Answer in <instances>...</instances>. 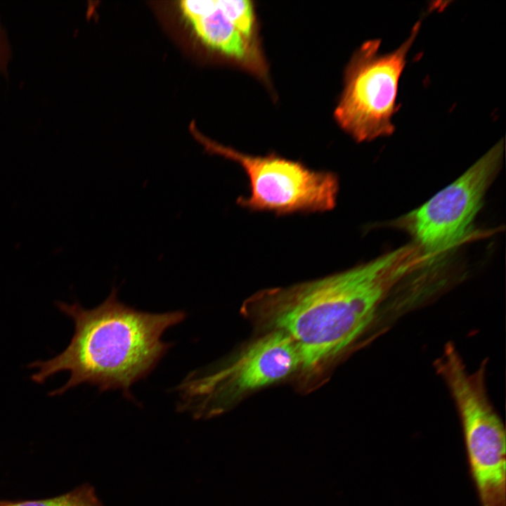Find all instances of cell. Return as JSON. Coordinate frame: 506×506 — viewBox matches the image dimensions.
<instances>
[{"instance_id":"11","label":"cell","mask_w":506,"mask_h":506,"mask_svg":"<svg viewBox=\"0 0 506 506\" xmlns=\"http://www.w3.org/2000/svg\"><path fill=\"white\" fill-rule=\"evenodd\" d=\"M12 57V48L6 30L0 16V76L8 74Z\"/></svg>"},{"instance_id":"5","label":"cell","mask_w":506,"mask_h":506,"mask_svg":"<svg viewBox=\"0 0 506 506\" xmlns=\"http://www.w3.org/2000/svg\"><path fill=\"white\" fill-rule=\"evenodd\" d=\"M420 26V22H417L408 39L396 50L381 54V40H369L349 61L335 116L356 141H372L393 134L391 118L398 108V82Z\"/></svg>"},{"instance_id":"8","label":"cell","mask_w":506,"mask_h":506,"mask_svg":"<svg viewBox=\"0 0 506 506\" xmlns=\"http://www.w3.org/2000/svg\"><path fill=\"white\" fill-rule=\"evenodd\" d=\"M210 48L264 77L266 67L257 39L254 6L249 1L219 0L209 13L191 22Z\"/></svg>"},{"instance_id":"9","label":"cell","mask_w":506,"mask_h":506,"mask_svg":"<svg viewBox=\"0 0 506 506\" xmlns=\"http://www.w3.org/2000/svg\"><path fill=\"white\" fill-rule=\"evenodd\" d=\"M0 506H104L94 488L82 484L60 495L42 500L25 501L0 500Z\"/></svg>"},{"instance_id":"3","label":"cell","mask_w":506,"mask_h":506,"mask_svg":"<svg viewBox=\"0 0 506 506\" xmlns=\"http://www.w3.org/2000/svg\"><path fill=\"white\" fill-rule=\"evenodd\" d=\"M456 406L467 464L480 506H506V437L485 385L484 362L467 370L458 351L446 350L435 361Z\"/></svg>"},{"instance_id":"6","label":"cell","mask_w":506,"mask_h":506,"mask_svg":"<svg viewBox=\"0 0 506 506\" xmlns=\"http://www.w3.org/2000/svg\"><path fill=\"white\" fill-rule=\"evenodd\" d=\"M503 151L501 141L455 181L399 220L428 260L452 249L467 235L500 169Z\"/></svg>"},{"instance_id":"7","label":"cell","mask_w":506,"mask_h":506,"mask_svg":"<svg viewBox=\"0 0 506 506\" xmlns=\"http://www.w3.org/2000/svg\"><path fill=\"white\" fill-rule=\"evenodd\" d=\"M211 148L238 162L249 180V193L238 200L243 208L278 215L332 209L339 192L337 176L317 171L276 155L254 156L214 143Z\"/></svg>"},{"instance_id":"1","label":"cell","mask_w":506,"mask_h":506,"mask_svg":"<svg viewBox=\"0 0 506 506\" xmlns=\"http://www.w3.org/2000/svg\"><path fill=\"white\" fill-rule=\"evenodd\" d=\"M408 244L372 261L317 280L266 292L274 322L295 343L301 365L313 368L342 353L373 323L392 289L425 261Z\"/></svg>"},{"instance_id":"10","label":"cell","mask_w":506,"mask_h":506,"mask_svg":"<svg viewBox=\"0 0 506 506\" xmlns=\"http://www.w3.org/2000/svg\"><path fill=\"white\" fill-rule=\"evenodd\" d=\"M216 0H186L180 3V8L186 18L193 22L214 9Z\"/></svg>"},{"instance_id":"2","label":"cell","mask_w":506,"mask_h":506,"mask_svg":"<svg viewBox=\"0 0 506 506\" xmlns=\"http://www.w3.org/2000/svg\"><path fill=\"white\" fill-rule=\"evenodd\" d=\"M57 306L74 323L71 340L55 357L29 365L37 369L31 377L39 384L60 372H70L66 383L51 396L88 384L101 392L119 389L124 398L134 401L131 386L146 378L174 346L162 339L163 334L187 316L182 310L136 309L119 301L114 291L91 309L77 303Z\"/></svg>"},{"instance_id":"4","label":"cell","mask_w":506,"mask_h":506,"mask_svg":"<svg viewBox=\"0 0 506 506\" xmlns=\"http://www.w3.org/2000/svg\"><path fill=\"white\" fill-rule=\"evenodd\" d=\"M299 365L295 343L278 330L253 343L230 363L190 372L174 389L176 410L195 420L214 417L244 392L279 381Z\"/></svg>"}]
</instances>
